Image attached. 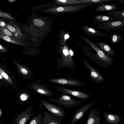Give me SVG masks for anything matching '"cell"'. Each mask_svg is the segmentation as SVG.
<instances>
[{
	"mask_svg": "<svg viewBox=\"0 0 124 124\" xmlns=\"http://www.w3.org/2000/svg\"><path fill=\"white\" fill-rule=\"evenodd\" d=\"M40 102L39 106L40 109H42L44 107L48 111L59 117L62 120L65 117V112L61 107L50 103L43 99L41 100Z\"/></svg>",
	"mask_w": 124,
	"mask_h": 124,
	"instance_id": "7a4b0ae2",
	"label": "cell"
},
{
	"mask_svg": "<svg viewBox=\"0 0 124 124\" xmlns=\"http://www.w3.org/2000/svg\"><path fill=\"white\" fill-rule=\"evenodd\" d=\"M119 0H80V4L87 3H93L95 4H103V3Z\"/></svg>",
	"mask_w": 124,
	"mask_h": 124,
	"instance_id": "7402d4cb",
	"label": "cell"
},
{
	"mask_svg": "<svg viewBox=\"0 0 124 124\" xmlns=\"http://www.w3.org/2000/svg\"><path fill=\"white\" fill-rule=\"evenodd\" d=\"M33 107L30 106L17 114L14 120L15 124H26L34 115Z\"/></svg>",
	"mask_w": 124,
	"mask_h": 124,
	"instance_id": "8992f818",
	"label": "cell"
},
{
	"mask_svg": "<svg viewBox=\"0 0 124 124\" xmlns=\"http://www.w3.org/2000/svg\"><path fill=\"white\" fill-rule=\"evenodd\" d=\"M111 41L113 44L119 43L122 40L123 37L121 35L117 34L114 32L109 36Z\"/></svg>",
	"mask_w": 124,
	"mask_h": 124,
	"instance_id": "ffe728a7",
	"label": "cell"
},
{
	"mask_svg": "<svg viewBox=\"0 0 124 124\" xmlns=\"http://www.w3.org/2000/svg\"><path fill=\"white\" fill-rule=\"evenodd\" d=\"M31 87L35 92L41 95L51 97L53 95L49 88L39 81H33L31 84Z\"/></svg>",
	"mask_w": 124,
	"mask_h": 124,
	"instance_id": "52a82bcc",
	"label": "cell"
},
{
	"mask_svg": "<svg viewBox=\"0 0 124 124\" xmlns=\"http://www.w3.org/2000/svg\"><path fill=\"white\" fill-rule=\"evenodd\" d=\"M2 76L0 74V79H2Z\"/></svg>",
	"mask_w": 124,
	"mask_h": 124,
	"instance_id": "8d00e7d4",
	"label": "cell"
},
{
	"mask_svg": "<svg viewBox=\"0 0 124 124\" xmlns=\"http://www.w3.org/2000/svg\"><path fill=\"white\" fill-rule=\"evenodd\" d=\"M44 124H62V120L57 116L47 111L43 112Z\"/></svg>",
	"mask_w": 124,
	"mask_h": 124,
	"instance_id": "8fae6325",
	"label": "cell"
},
{
	"mask_svg": "<svg viewBox=\"0 0 124 124\" xmlns=\"http://www.w3.org/2000/svg\"><path fill=\"white\" fill-rule=\"evenodd\" d=\"M0 16H2L5 17L13 19L12 17L8 14L2 12H0Z\"/></svg>",
	"mask_w": 124,
	"mask_h": 124,
	"instance_id": "83f0119b",
	"label": "cell"
},
{
	"mask_svg": "<svg viewBox=\"0 0 124 124\" xmlns=\"http://www.w3.org/2000/svg\"><path fill=\"white\" fill-rule=\"evenodd\" d=\"M3 31L4 33L6 36H11L13 35V34L11 32L6 29H3Z\"/></svg>",
	"mask_w": 124,
	"mask_h": 124,
	"instance_id": "484cf974",
	"label": "cell"
},
{
	"mask_svg": "<svg viewBox=\"0 0 124 124\" xmlns=\"http://www.w3.org/2000/svg\"><path fill=\"white\" fill-rule=\"evenodd\" d=\"M0 37L7 41L16 44H18V43L16 40L11 39L7 36L4 35L2 34H0Z\"/></svg>",
	"mask_w": 124,
	"mask_h": 124,
	"instance_id": "cb8c5ba5",
	"label": "cell"
},
{
	"mask_svg": "<svg viewBox=\"0 0 124 124\" xmlns=\"http://www.w3.org/2000/svg\"><path fill=\"white\" fill-rule=\"evenodd\" d=\"M7 28L10 31L12 32H14L16 31L15 28L12 26L8 25L7 26Z\"/></svg>",
	"mask_w": 124,
	"mask_h": 124,
	"instance_id": "f1b7e54d",
	"label": "cell"
},
{
	"mask_svg": "<svg viewBox=\"0 0 124 124\" xmlns=\"http://www.w3.org/2000/svg\"><path fill=\"white\" fill-rule=\"evenodd\" d=\"M47 99L66 109L74 107L82 102L79 100H75L70 96L63 94L60 95L58 99L50 98Z\"/></svg>",
	"mask_w": 124,
	"mask_h": 124,
	"instance_id": "6da1fadb",
	"label": "cell"
},
{
	"mask_svg": "<svg viewBox=\"0 0 124 124\" xmlns=\"http://www.w3.org/2000/svg\"><path fill=\"white\" fill-rule=\"evenodd\" d=\"M63 10V8L61 7H58L57 8V10L58 12H62Z\"/></svg>",
	"mask_w": 124,
	"mask_h": 124,
	"instance_id": "1f68e13d",
	"label": "cell"
},
{
	"mask_svg": "<svg viewBox=\"0 0 124 124\" xmlns=\"http://www.w3.org/2000/svg\"><path fill=\"white\" fill-rule=\"evenodd\" d=\"M28 96L26 94L24 93L21 94L20 98L21 100L23 101H25L27 100Z\"/></svg>",
	"mask_w": 124,
	"mask_h": 124,
	"instance_id": "4316f807",
	"label": "cell"
},
{
	"mask_svg": "<svg viewBox=\"0 0 124 124\" xmlns=\"http://www.w3.org/2000/svg\"><path fill=\"white\" fill-rule=\"evenodd\" d=\"M1 21L0 20V22H1Z\"/></svg>",
	"mask_w": 124,
	"mask_h": 124,
	"instance_id": "ab89813d",
	"label": "cell"
},
{
	"mask_svg": "<svg viewBox=\"0 0 124 124\" xmlns=\"http://www.w3.org/2000/svg\"><path fill=\"white\" fill-rule=\"evenodd\" d=\"M5 25V23L3 21L0 22V26L1 27H4Z\"/></svg>",
	"mask_w": 124,
	"mask_h": 124,
	"instance_id": "d6a6232c",
	"label": "cell"
},
{
	"mask_svg": "<svg viewBox=\"0 0 124 124\" xmlns=\"http://www.w3.org/2000/svg\"><path fill=\"white\" fill-rule=\"evenodd\" d=\"M83 62L86 67L90 71V76L91 80L96 83H99L104 80L103 77L92 67L90 63L86 60H83Z\"/></svg>",
	"mask_w": 124,
	"mask_h": 124,
	"instance_id": "30bf717a",
	"label": "cell"
},
{
	"mask_svg": "<svg viewBox=\"0 0 124 124\" xmlns=\"http://www.w3.org/2000/svg\"><path fill=\"white\" fill-rule=\"evenodd\" d=\"M6 52V49L0 45V52Z\"/></svg>",
	"mask_w": 124,
	"mask_h": 124,
	"instance_id": "f546056e",
	"label": "cell"
},
{
	"mask_svg": "<svg viewBox=\"0 0 124 124\" xmlns=\"http://www.w3.org/2000/svg\"><path fill=\"white\" fill-rule=\"evenodd\" d=\"M93 19V22L95 24L105 22L114 19L113 17L111 16L101 14H99L94 17Z\"/></svg>",
	"mask_w": 124,
	"mask_h": 124,
	"instance_id": "e0dca14e",
	"label": "cell"
},
{
	"mask_svg": "<svg viewBox=\"0 0 124 124\" xmlns=\"http://www.w3.org/2000/svg\"><path fill=\"white\" fill-rule=\"evenodd\" d=\"M28 124H44L43 118L42 114L39 113L34 116Z\"/></svg>",
	"mask_w": 124,
	"mask_h": 124,
	"instance_id": "d6986e66",
	"label": "cell"
},
{
	"mask_svg": "<svg viewBox=\"0 0 124 124\" xmlns=\"http://www.w3.org/2000/svg\"><path fill=\"white\" fill-rule=\"evenodd\" d=\"M96 45L104 52L109 55L114 56L115 55V53L111 46L105 43L99 42L95 43Z\"/></svg>",
	"mask_w": 124,
	"mask_h": 124,
	"instance_id": "2e32d148",
	"label": "cell"
},
{
	"mask_svg": "<svg viewBox=\"0 0 124 124\" xmlns=\"http://www.w3.org/2000/svg\"><path fill=\"white\" fill-rule=\"evenodd\" d=\"M119 4L118 2L110 4H102L98 5L97 8L92 12H109L118 8L117 5Z\"/></svg>",
	"mask_w": 124,
	"mask_h": 124,
	"instance_id": "9a60e30c",
	"label": "cell"
},
{
	"mask_svg": "<svg viewBox=\"0 0 124 124\" xmlns=\"http://www.w3.org/2000/svg\"><path fill=\"white\" fill-rule=\"evenodd\" d=\"M69 35L68 34H66L65 36V38L66 39H68L69 37Z\"/></svg>",
	"mask_w": 124,
	"mask_h": 124,
	"instance_id": "e575fe53",
	"label": "cell"
},
{
	"mask_svg": "<svg viewBox=\"0 0 124 124\" xmlns=\"http://www.w3.org/2000/svg\"><path fill=\"white\" fill-rule=\"evenodd\" d=\"M1 122H1V120H0V124H1Z\"/></svg>",
	"mask_w": 124,
	"mask_h": 124,
	"instance_id": "74e56055",
	"label": "cell"
},
{
	"mask_svg": "<svg viewBox=\"0 0 124 124\" xmlns=\"http://www.w3.org/2000/svg\"><path fill=\"white\" fill-rule=\"evenodd\" d=\"M3 114L2 111V110L0 108V120L1 117L2 116Z\"/></svg>",
	"mask_w": 124,
	"mask_h": 124,
	"instance_id": "836d02e7",
	"label": "cell"
},
{
	"mask_svg": "<svg viewBox=\"0 0 124 124\" xmlns=\"http://www.w3.org/2000/svg\"><path fill=\"white\" fill-rule=\"evenodd\" d=\"M33 22L35 24L38 26H41L44 24V22L39 19H34Z\"/></svg>",
	"mask_w": 124,
	"mask_h": 124,
	"instance_id": "d4e9b609",
	"label": "cell"
},
{
	"mask_svg": "<svg viewBox=\"0 0 124 124\" xmlns=\"http://www.w3.org/2000/svg\"><path fill=\"white\" fill-rule=\"evenodd\" d=\"M57 91L63 94H68L78 98L81 100L82 101L89 98L91 96L89 94L80 91L68 89L66 88L55 86Z\"/></svg>",
	"mask_w": 124,
	"mask_h": 124,
	"instance_id": "5b68a950",
	"label": "cell"
},
{
	"mask_svg": "<svg viewBox=\"0 0 124 124\" xmlns=\"http://www.w3.org/2000/svg\"><path fill=\"white\" fill-rule=\"evenodd\" d=\"M102 124H105V122H103Z\"/></svg>",
	"mask_w": 124,
	"mask_h": 124,
	"instance_id": "f35d334b",
	"label": "cell"
},
{
	"mask_svg": "<svg viewBox=\"0 0 124 124\" xmlns=\"http://www.w3.org/2000/svg\"><path fill=\"white\" fill-rule=\"evenodd\" d=\"M108 15L112 16L115 19L117 20L124 21V11L123 10L116 11L113 10L108 12Z\"/></svg>",
	"mask_w": 124,
	"mask_h": 124,
	"instance_id": "ac0fdd59",
	"label": "cell"
},
{
	"mask_svg": "<svg viewBox=\"0 0 124 124\" xmlns=\"http://www.w3.org/2000/svg\"><path fill=\"white\" fill-rule=\"evenodd\" d=\"M14 63L18 68L19 71L22 75L24 76H28L30 74V71L26 67L21 64L18 62H15Z\"/></svg>",
	"mask_w": 124,
	"mask_h": 124,
	"instance_id": "44dd1931",
	"label": "cell"
},
{
	"mask_svg": "<svg viewBox=\"0 0 124 124\" xmlns=\"http://www.w3.org/2000/svg\"><path fill=\"white\" fill-rule=\"evenodd\" d=\"M81 28L85 34L90 36L102 37L104 36H108L107 34L86 25H83Z\"/></svg>",
	"mask_w": 124,
	"mask_h": 124,
	"instance_id": "4fadbf2b",
	"label": "cell"
},
{
	"mask_svg": "<svg viewBox=\"0 0 124 124\" xmlns=\"http://www.w3.org/2000/svg\"><path fill=\"white\" fill-rule=\"evenodd\" d=\"M63 52L64 54L66 55H68L69 54V51L67 49H64Z\"/></svg>",
	"mask_w": 124,
	"mask_h": 124,
	"instance_id": "4dcf8cb0",
	"label": "cell"
},
{
	"mask_svg": "<svg viewBox=\"0 0 124 124\" xmlns=\"http://www.w3.org/2000/svg\"><path fill=\"white\" fill-rule=\"evenodd\" d=\"M0 74L4 79L9 83L10 84H13V81L11 79L4 70L0 67Z\"/></svg>",
	"mask_w": 124,
	"mask_h": 124,
	"instance_id": "603a6c76",
	"label": "cell"
},
{
	"mask_svg": "<svg viewBox=\"0 0 124 124\" xmlns=\"http://www.w3.org/2000/svg\"><path fill=\"white\" fill-rule=\"evenodd\" d=\"M79 37L87 45H89L96 53L97 57L102 61L108 64L112 63L114 60L111 57L108 56L95 44L88 39L83 37L80 35Z\"/></svg>",
	"mask_w": 124,
	"mask_h": 124,
	"instance_id": "3957f363",
	"label": "cell"
},
{
	"mask_svg": "<svg viewBox=\"0 0 124 124\" xmlns=\"http://www.w3.org/2000/svg\"><path fill=\"white\" fill-rule=\"evenodd\" d=\"M97 101V100L93 101L86 105L82 106L78 109L73 115L70 124H75L77 121L81 119L86 111Z\"/></svg>",
	"mask_w": 124,
	"mask_h": 124,
	"instance_id": "9c48e42d",
	"label": "cell"
},
{
	"mask_svg": "<svg viewBox=\"0 0 124 124\" xmlns=\"http://www.w3.org/2000/svg\"><path fill=\"white\" fill-rule=\"evenodd\" d=\"M47 81L50 83L66 86H79L84 85L83 82L70 78H55L49 79Z\"/></svg>",
	"mask_w": 124,
	"mask_h": 124,
	"instance_id": "ba28073f",
	"label": "cell"
},
{
	"mask_svg": "<svg viewBox=\"0 0 124 124\" xmlns=\"http://www.w3.org/2000/svg\"><path fill=\"white\" fill-rule=\"evenodd\" d=\"M100 111L93 108L89 114L86 124H101Z\"/></svg>",
	"mask_w": 124,
	"mask_h": 124,
	"instance_id": "7c38bea8",
	"label": "cell"
},
{
	"mask_svg": "<svg viewBox=\"0 0 124 124\" xmlns=\"http://www.w3.org/2000/svg\"><path fill=\"white\" fill-rule=\"evenodd\" d=\"M104 116L106 122L108 124H118L123 117L106 111L104 112Z\"/></svg>",
	"mask_w": 124,
	"mask_h": 124,
	"instance_id": "5bb4252c",
	"label": "cell"
},
{
	"mask_svg": "<svg viewBox=\"0 0 124 124\" xmlns=\"http://www.w3.org/2000/svg\"><path fill=\"white\" fill-rule=\"evenodd\" d=\"M95 27L97 28L106 31H111L121 29L124 30V21L116 20L109 21L98 23Z\"/></svg>",
	"mask_w": 124,
	"mask_h": 124,
	"instance_id": "277c9868",
	"label": "cell"
},
{
	"mask_svg": "<svg viewBox=\"0 0 124 124\" xmlns=\"http://www.w3.org/2000/svg\"><path fill=\"white\" fill-rule=\"evenodd\" d=\"M59 1L61 2H66V1H67V0H59Z\"/></svg>",
	"mask_w": 124,
	"mask_h": 124,
	"instance_id": "d590c367",
	"label": "cell"
}]
</instances>
